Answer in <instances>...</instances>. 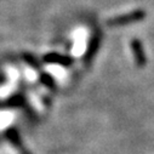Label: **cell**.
I'll return each mask as SVG.
<instances>
[{"label": "cell", "mask_w": 154, "mask_h": 154, "mask_svg": "<svg viewBox=\"0 0 154 154\" xmlns=\"http://www.w3.org/2000/svg\"><path fill=\"white\" fill-rule=\"evenodd\" d=\"M143 12L141 11H137L135 14H131V15H128V16H124V17H119L118 20H114L110 22V24H124V23H128V22H132V21H136V20H140L141 17H143Z\"/></svg>", "instance_id": "6da1fadb"}]
</instances>
